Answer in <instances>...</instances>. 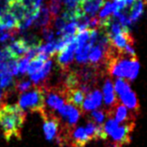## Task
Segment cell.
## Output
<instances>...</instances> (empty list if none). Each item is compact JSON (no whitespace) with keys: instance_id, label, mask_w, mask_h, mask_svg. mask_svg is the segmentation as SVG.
<instances>
[{"instance_id":"cell-1","label":"cell","mask_w":147,"mask_h":147,"mask_svg":"<svg viewBox=\"0 0 147 147\" xmlns=\"http://www.w3.org/2000/svg\"><path fill=\"white\" fill-rule=\"evenodd\" d=\"M26 117V112H24L18 104H4L0 107V125L7 142L13 137L21 139V131Z\"/></svg>"},{"instance_id":"cell-2","label":"cell","mask_w":147,"mask_h":147,"mask_svg":"<svg viewBox=\"0 0 147 147\" xmlns=\"http://www.w3.org/2000/svg\"><path fill=\"white\" fill-rule=\"evenodd\" d=\"M106 71L113 77L134 81L140 70V63L136 57L125 58L124 55L113 57L106 61Z\"/></svg>"},{"instance_id":"cell-3","label":"cell","mask_w":147,"mask_h":147,"mask_svg":"<svg viewBox=\"0 0 147 147\" xmlns=\"http://www.w3.org/2000/svg\"><path fill=\"white\" fill-rule=\"evenodd\" d=\"M18 106L24 112L39 113L45 109L44 89L41 86H34L30 90L21 94L19 96Z\"/></svg>"},{"instance_id":"cell-4","label":"cell","mask_w":147,"mask_h":147,"mask_svg":"<svg viewBox=\"0 0 147 147\" xmlns=\"http://www.w3.org/2000/svg\"><path fill=\"white\" fill-rule=\"evenodd\" d=\"M40 115L43 119V132L46 140L50 142L56 140L61 129L60 120L57 118L55 113L50 112L46 109L40 113Z\"/></svg>"},{"instance_id":"cell-5","label":"cell","mask_w":147,"mask_h":147,"mask_svg":"<svg viewBox=\"0 0 147 147\" xmlns=\"http://www.w3.org/2000/svg\"><path fill=\"white\" fill-rule=\"evenodd\" d=\"M135 127L134 122H128L119 125L109 137L111 138V146L122 147L130 142V135Z\"/></svg>"},{"instance_id":"cell-6","label":"cell","mask_w":147,"mask_h":147,"mask_svg":"<svg viewBox=\"0 0 147 147\" xmlns=\"http://www.w3.org/2000/svg\"><path fill=\"white\" fill-rule=\"evenodd\" d=\"M57 113L59 114L61 120L65 125V127L62 128H65L67 130L75 127L81 115V112L79 111V109L71 104H65L62 108L57 111Z\"/></svg>"},{"instance_id":"cell-7","label":"cell","mask_w":147,"mask_h":147,"mask_svg":"<svg viewBox=\"0 0 147 147\" xmlns=\"http://www.w3.org/2000/svg\"><path fill=\"white\" fill-rule=\"evenodd\" d=\"M78 47L76 38L72 42L66 46L62 51H60L56 55V64L60 69H62L64 72L69 70L70 64L75 57V52Z\"/></svg>"},{"instance_id":"cell-8","label":"cell","mask_w":147,"mask_h":147,"mask_svg":"<svg viewBox=\"0 0 147 147\" xmlns=\"http://www.w3.org/2000/svg\"><path fill=\"white\" fill-rule=\"evenodd\" d=\"M102 96L104 100V105L106 107V111L108 113V117L110 116V113L118 103V99L116 98L115 92L113 85V82L110 78H106L104 81L102 87Z\"/></svg>"},{"instance_id":"cell-9","label":"cell","mask_w":147,"mask_h":147,"mask_svg":"<svg viewBox=\"0 0 147 147\" xmlns=\"http://www.w3.org/2000/svg\"><path fill=\"white\" fill-rule=\"evenodd\" d=\"M103 96L101 92L98 89H94L91 92H89L86 95V98H84V102L82 105V112L88 113V112H93L98 109L102 104Z\"/></svg>"},{"instance_id":"cell-10","label":"cell","mask_w":147,"mask_h":147,"mask_svg":"<svg viewBox=\"0 0 147 147\" xmlns=\"http://www.w3.org/2000/svg\"><path fill=\"white\" fill-rule=\"evenodd\" d=\"M53 18L52 16L51 12H50L48 5L45 4L43 6H41L39 12L38 14L37 19L35 20V22L33 24V26L35 28H38V29H44L47 27H52V24L53 22Z\"/></svg>"},{"instance_id":"cell-11","label":"cell","mask_w":147,"mask_h":147,"mask_svg":"<svg viewBox=\"0 0 147 147\" xmlns=\"http://www.w3.org/2000/svg\"><path fill=\"white\" fill-rule=\"evenodd\" d=\"M7 48L9 51L12 58L16 60H19L20 58L24 57L29 51V48L22 38L12 41L11 43L7 46Z\"/></svg>"},{"instance_id":"cell-12","label":"cell","mask_w":147,"mask_h":147,"mask_svg":"<svg viewBox=\"0 0 147 147\" xmlns=\"http://www.w3.org/2000/svg\"><path fill=\"white\" fill-rule=\"evenodd\" d=\"M111 40V43L113 48H115L119 52H123L124 49L127 47V45H133L134 40L132 38L129 31L125 30L121 32L120 34L116 35L115 37H113Z\"/></svg>"},{"instance_id":"cell-13","label":"cell","mask_w":147,"mask_h":147,"mask_svg":"<svg viewBox=\"0 0 147 147\" xmlns=\"http://www.w3.org/2000/svg\"><path fill=\"white\" fill-rule=\"evenodd\" d=\"M113 116L119 124L123 123V122H127V123H128V122H134L135 119L133 113H130L128 112L127 108H125L123 104H119V102L111 111L109 117H113Z\"/></svg>"},{"instance_id":"cell-14","label":"cell","mask_w":147,"mask_h":147,"mask_svg":"<svg viewBox=\"0 0 147 147\" xmlns=\"http://www.w3.org/2000/svg\"><path fill=\"white\" fill-rule=\"evenodd\" d=\"M106 0H82L80 3V9L85 15L93 17L102 8Z\"/></svg>"},{"instance_id":"cell-15","label":"cell","mask_w":147,"mask_h":147,"mask_svg":"<svg viewBox=\"0 0 147 147\" xmlns=\"http://www.w3.org/2000/svg\"><path fill=\"white\" fill-rule=\"evenodd\" d=\"M84 98L85 94L79 88L69 89V90H66L65 93V99L67 100V104H71L76 108H82Z\"/></svg>"},{"instance_id":"cell-16","label":"cell","mask_w":147,"mask_h":147,"mask_svg":"<svg viewBox=\"0 0 147 147\" xmlns=\"http://www.w3.org/2000/svg\"><path fill=\"white\" fill-rule=\"evenodd\" d=\"M119 98L121 100L122 104L125 107V108L129 109L131 112H133L134 113H138L139 112V101L137 98V96L133 91H128L125 94L119 96Z\"/></svg>"},{"instance_id":"cell-17","label":"cell","mask_w":147,"mask_h":147,"mask_svg":"<svg viewBox=\"0 0 147 147\" xmlns=\"http://www.w3.org/2000/svg\"><path fill=\"white\" fill-rule=\"evenodd\" d=\"M52 67H53V62L52 60H47L44 63L43 67L39 69L38 72H36L35 74L31 75V81L34 84H43L46 81V79L49 77L50 73H51L52 70Z\"/></svg>"},{"instance_id":"cell-18","label":"cell","mask_w":147,"mask_h":147,"mask_svg":"<svg viewBox=\"0 0 147 147\" xmlns=\"http://www.w3.org/2000/svg\"><path fill=\"white\" fill-rule=\"evenodd\" d=\"M146 3L143 0H136L133 5L130 7V9L128 10V19L130 21V24H133L142 17L143 11H144V6Z\"/></svg>"},{"instance_id":"cell-19","label":"cell","mask_w":147,"mask_h":147,"mask_svg":"<svg viewBox=\"0 0 147 147\" xmlns=\"http://www.w3.org/2000/svg\"><path fill=\"white\" fill-rule=\"evenodd\" d=\"M92 47L93 46L89 42L78 45L76 52H75V60L77 61V63L82 64V65H84V64L87 63L89 53H90Z\"/></svg>"},{"instance_id":"cell-20","label":"cell","mask_w":147,"mask_h":147,"mask_svg":"<svg viewBox=\"0 0 147 147\" xmlns=\"http://www.w3.org/2000/svg\"><path fill=\"white\" fill-rule=\"evenodd\" d=\"M9 12L17 20V22H20L23 18L26 16V9L24 7V5L19 0H14V1L9 2Z\"/></svg>"},{"instance_id":"cell-21","label":"cell","mask_w":147,"mask_h":147,"mask_svg":"<svg viewBox=\"0 0 147 147\" xmlns=\"http://www.w3.org/2000/svg\"><path fill=\"white\" fill-rule=\"evenodd\" d=\"M113 88H114V92H116L118 96H121L122 95H124L127 92L131 90L129 84L127 81H125L124 79L121 78H118L115 80Z\"/></svg>"},{"instance_id":"cell-22","label":"cell","mask_w":147,"mask_h":147,"mask_svg":"<svg viewBox=\"0 0 147 147\" xmlns=\"http://www.w3.org/2000/svg\"><path fill=\"white\" fill-rule=\"evenodd\" d=\"M27 12H37L40 9L43 0H19Z\"/></svg>"},{"instance_id":"cell-23","label":"cell","mask_w":147,"mask_h":147,"mask_svg":"<svg viewBox=\"0 0 147 147\" xmlns=\"http://www.w3.org/2000/svg\"><path fill=\"white\" fill-rule=\"evenodd\" d=\"M115 12V8H114V5L113 2H110L109 0L105 2V4L102 7V9L100 10L98 13V19L99 20H104L109 18L111 15Z\"/></svg>"},{"instance_id":"cell-24","label":"cell","mask_w":147,"mask_h":147,"mask_svg":"<svg viewBox=\"0 0 147 147\" xmlns=\"http://www.w3.org/2000/svg\"><path fill=\"white\" fill-rule=\"evenodd\" d=\"M91 121L98 125H102L106 117L108 116V113L106 110H96L93 111L90 114Z\"/></svg>"},{"instance_id":"cell-25","label":"cell","mask_w":147,"mask_h":147,"mask_svg":"<svg viewBox=\"0 0 147 147\" xmlns=\"http://www.w3.org/2000/svg\"><path fill=\"white\" fill-rule=\"evenodd\" d=\"M45 62H46V61L39 59V58H38V57H35V58L32 59L30 61L29 66H28V69H27L28 75L31 76V75L35 74L36 72H38V71L42 67H43Z\"/></svg>"},{"instance_id":"cell-26","label":"cell","mask_w":147,"mask_h":147,"mask_svg":"<svg viewBox=\"0 0 147 147\" xmlns=\"http://www.w3.org/2000/svg\"><path fill=\"white\" fill-rule=\"evenodd\" d=\"M120 124L118 123V122L114 119V118L113 117H110L108 120H107V122L105 124H104L102 125V127H103V131H104V133H105L106 135V137L108 138L109 136L113 133V132L116 129V128L119 127Z\"/></svg>"},{"instance_id":"cell-27","label":"cell","mask_w":147,"mask_h":147,"mask_svg":"<svg viewBox=\"0 0 147 147\" xmlns=\"http://www.w3.org/2000/svg\"><path fill=\"white\" fill-rule=\"evenodd\" d=\"M13 84L12 75L7 71H1L0 72V88L5 89L10 87Z\"/></svg>"},{"instance_id":"cell-28","label":"cell","mask_w":147,"mask_h":147,"mask_svg":"<svg viewBox=\"0 0 147 147\" xmlns=\"http://www.w3.org/2000/svg\"><path fill=\"white\" fill-rule=\"evenodd\" d=\"M47 5L53 18L55 19L59 15L61 8H62V1L61 0H49Z\"/></svg>"},{"instance_id":"cell-29","label":"cell","mask_w":147,"mask_h":147,"mask_svg":"<svg viewBox=\"0 0 147 147\" xmlns=\"http://www.w3.org/2000/svg\"><path fill=\"white\" fill-rule=\"evenodd\" d=\"M32 87H33V82H32L31 81H28V80L18 81L16 84H14V89L19 93H21V94H23V93L30 90Z\"/></svg>"},{"instance_id":"cell-30","label":"cell","mask_w":147,"mask_h":147,"mask_svg":"<svg viewBox=\"0 0 147 147\" xmlns=\"http://www.w3.org/2000/svg\"><path fill=\"white\" fill-rule=\"evenodd\" d=\"M17 29L15 30H3L0 31V43H3V42H6L10 39H13V38L15 37L18 33Z\"/></svg>"},{"instance_id":"cell-31","label":"cell","mask_w":147,"mask_h":147,"mask_svg":"<svg viewBox=\"0 0 147 147\" xmlns=\"http://www.w3.org/2000/svg\"><path fill=\"white\" fill-rule=\"evenodd\" d=\"M30 61L31 59H29L26 55L19 59V61H18V69H19L20 74H24L27 72V69H28V66H29Z\"/></svg>"},{"instance_id":"cell-32","label":"cell","mask_w":147,"mask_h":147,"mask_svg":"<svg viewBox=\"0 0 147 147\" xmlns=\"http://www.w3.org/2000/svg\"><path fill=\"white\" fill-rule=\"evenodd\" d=\"M62 5L65 7V10H75L79 8L81 3V0H61Z\"/></svg>"},{"instance_id":"cell-33","label":"cell","mask_w":147,"mask_h":147,"mask_svg":"<svg viewBox=\"0 0 147 147\" xmlns=\"http://www.w3.org/2000/svg\"><path fill=\"white\" fill-rule=\"evenodd\" d=\"M42 32V39H44L47 42L55 40V31L52 27H47L41 30Z\"/></svg>"},{"instance_id":"cell-34","label":"cell","mask_w":147,"mask_h":147,"mask_svg":"<svg viewBox=\"0 0 147 147\" xmlns=\"http://www.w3.org/2000/svg\"><path fill=\"white\" fill-rule=\"evenodd\" d=\"M9 0H0V16L9 11Z\"/></svg>"},{"instance_id":"cell-35","label":"cell","mask_w":147,"mask_h":147,"mask_svg":"<svg viewBox=\"0 0 147 147\" xmlns=\"http://www.w3.org/2000/svg\"><path fill=\"white\" fill-rule=\"evenodd\" d=\"M9 96V91L0 88V107L4 105V101Z\"/></svg>"}]
</instances>
